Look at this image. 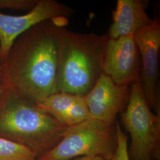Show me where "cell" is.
I'll return each instance as SVG.
<instances>
[{
    "mask_svg": "<svg viewBox=\"0 0 160 160\" xmlns=\"http://www.w3.org/2000/svg\"><path fill=\"white\" fill-rule=\"evenodd\" d=\"M59 19L42 22L20 34L2 62L12 90L36 104L56 92L58 29L63 26Z\"/></svg>",
    "mask_w": 160,
    "mask_h": 160,
    "instance_id": "obj_1",
    "label": "cell"
},
{
    "mask_svg": "<svg viewBox=\"0 0 160 160\" xmlns=\"http://www.w3.org/2000/svg\"><path fill=\"white\" fill-rule=\"evenodd\" d=\"M108 34L79 33L65 26L58 29L59 65L56 92L84 97L103 72Z\"/></svg>",
    "mask_w": 160,
    "mask_h": 160,
    "instance_id": "obj_2",
    "label": "cell"
},
{
    "mask_svg": "<svg viewBox=\"0 0 160 160\" xmlns=\"http://www.w3.org/2000/svg\"><path fill=\"white\" fill-rule=\"evenodd\" d=\"M67 127L12 90L0 108V138L23 145L37 158L61 141Z\"/></svg>",
    "mask_w": 160,
    "mask_h": 160,
    "instance_id": "obj_3",
    "label": "cell"
},
{
    "mask_svg": "<svg viewBox=\"0 0 160 160\" xmlns=\"http://www.w3.org/2000/svg\"><path fill=\"white\" fill-rule=\"evenodd\" d=\"M118 147L116 123L109 125L96 119L68 126L61 141L37 160H71L99 157L109 160Z\"/></svg>",
    "mask_w": 160,
    "mask_h": 160,
    "instance_id": "obj_4",
    "label": "cell"
},
{
    "mask_svg": "<svg viewBox=\"0 0 160 160\" xmlns=\"http://www.w3.org/2000/svg\"><path fill=\"white\" fill-rule=\"evenodd\" d=\"M120 117L131 138L129 160H160V115L152 112L139 81L131 86L129 103Z\"/></svg>",
    "mask_w": 160,
    "mask_h": 160,
    "instance_id": "obj_5",
    "label": "cell"
},
{
    "mask_svg": "<svg viewBox=\"0 0 160 160\" xmlns=\"http://www.w3.org/2000/svg\"><path fill=\"white\" fill-rule=\"evenodd\" d=\"M141 60L140 83L143 95L150 109L160 115L159 82V52L160 23L154 19L153 23L133 34Z\"/></svg>",
    "mask_w": 160,
    "mask_h": 160,
    "instance_id": "obj_6",
    "label": "cell"
},
{
    "mask_svg": "<svg viewBox=\"0 0 160 160\" xmlns=\"http://www.w3.org/2000/svg\"><path fill=\"white\" fill-rule=\"evenodd\" d=\"M72 8L55 0H38L28 13L11 16L0 12V50L2 62L14 40L28 29L42 22L70 17Z\"/></svg>",
    "mask_w": 160,
    "mask_h": 160,
    "instance_id": "obj_7",
    "label": "cell"
},
{
    "mask_svg": "<svg viewBox=\"0 0 160 160\" xmlns=\"http://www.w3.org/2000/svg\"><path fill=\"white\" fill-rule=\"evenodd\" d=\"M141 60L133 35L109 38L105 48L103 72L114 83L131 86L140 80Z\"/></svg>",
    "mask_w": 160,
    "mask_h": 160,
    "instance_id": "obj_8",
    "label": "cell"
},
{
    "mask_svg": "<svg viewBox=\"0 0 160 160\" xmlns=\"http://www.w3.org/2000/svg\"><path fill=\"white\" fill-rule=\"evenodd\" d=\"M130 93L131 86L118 85L103 72L84 98L94 119L113 125L117 122L118 114L126 109Z\"/></svg>",
    "mask_w": 160,
    "mask_h": 160,
    "instance_id": "obj_9",
    "label": "cell"
},
{
    "mask_svg": "<svg viewBox=\"0 0 160 160\" xmlns=\"http://www.w3.org/2000/svg\"><path fill=\"white\" fill-rule=\"evenodd\" d=\"M149 4L148 0H118L107 34L109 38L133 35L151 26L154 20L146 12Z\"/></svg>",
    "mask_w": 160,
    "mask_h": 160,
    "instance_id": "obj_10",
    "label": "cell"
},
{
    "mask_svg": "<svg viewBox=\"0 0 160 160\" xmlns=\"http://www.w3.org/2000/svg\"><path fill=\"white\" fill-rule=\"evenodd\" d=\"M40 108L67 126L94 119L84 97L63 92H55L38 104Z\"/></svg>",
    "mask_w": 160,
    "mask_h": 160,
    "instance_id": "obj_11",
    "label": "cell"
},
{
    "mask_svg": "<svg viewBox=\"0 0 160 160\" xmlns=\"http://www.w3.org/2000/svg\"><path fill=\"white\" fill-rule=\"evenodd\" d=\"M36 155L23 145L0 138V160H34Z\"/></svg>",
    "mask_w": 160,
    "mask_h": 160,
    "instance_id": "obj_12",
    "label": "cell"
},
{
    "mask_svg": "<svg viewBox=\"0 0 160 160\" xmlns=\"http://www.w3.org/2000/svg\"><path fill=\"white\" fill-rule=\"evenodd\" d=\"M118 137V147L113 157L109 160H130L128 155V136L122 129L120 123L116 122Z\"/></svg>",
    "mask_w": 160,
    "mask_h": 160,
    "instance_id": "obj_13",
    "label": "cell"
},
{
    "mask_svg": "<svg viewBox=\"0 0 160 160\" xmlns=\"http://www.w3.org/2000/svg\"><path fill=\"white\" fill-rule=\"evenodd\" d=\"M38 0H0V10L30 11L37 4Z\"/></svg>",
    "mask_w": 160,
    "mask_h": 160,
    "instance_id": "obj_14",
    "label": "cell"
},
{
    "mask_svg": "<svg viewBox=\"0 0 160 160\" xmlns=\"http://www.w3.org/2000/svg\"><path fill=\"white\" fill-rule=\"evenodd\" d=\"M12 90L2 63L0 65V108Z\"/></svg>",
    "mask_w": 160,
    "mask_h": 160,
    "instance_id": "obj_15",
    "label": "cell"
},
{
    "mask_svg": "<svg viewBox=\"0 0 160 160\" xmlns=\"http://www.w3.org/2000/svg\"><path fill=\"white\" fill-rule=\"evenodd\" d=\"M73 160H104L102 158L99 157H78L77 158H75Z\"/></svg>",
    "mask_w": 160,
    "mask_h": 160,
    "instance_id": "obj_16",
    "label": "cell"
},
{
    "mask_svg": "<svg viewBox=\"0 0 160 160\" xmlns=\"http://www.w3.org/2000/svg\"><path fill=\"white\" fill-rule=\"evenodd\" d=\"M2 63V59L1 57V50H0V65H1Z\"/></svg>",
    "mask_w": 160,
    "mask_h": 160,
    "instance_id": "obj_17",
    "label": "cell"
},
{
    "mask_svg": "<svg viewBox=\"0 0 160 160\" xmlns=\"http://www.w3.org/2000/svg\"></svg>",
    "mask_w": 160,
    "mask_h": 160,
    "instance_id": "obj_18",
    "label": "cell"
}]
</instances>
